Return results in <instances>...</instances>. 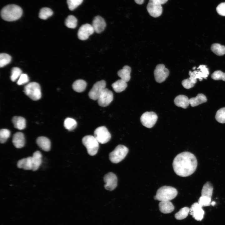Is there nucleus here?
Here are the masks:
<instances>
[{
  "instance_id": "obj_1",
  "label": "nucleus",
  "mask_w": 225,
  "mask_h": 225,
  "mask_svg": "<svg viewBox=\"0 0 225 225\" xmlns=\"http://www.w3.org/2000/svg\"><path fill=\"white\" fill-rule=\"evenodd\" d=\"M197 165L196 157L188 152H183L178 154L172 163L175 172L182 177H188L192 174L195 171Z\"/></svg>"
},
{
  "instance_id": "obj_2",
  "label": "nucleus",
  "mask_w": 225,
  "mask_h": 225,
  "mask_svg": "<svg viewBox=\"0 0 225 225\" xmlns=\"http://www.w3.org/2000/svg\"><path fill=\"white\" fill-rule=\"evenodd\" d=\"M23 11L18 5L11 4L2 8L1 11V16L4 20L9 22L13 21L19 19L22 16Z\"/></svg>"
},
{
  "instance_id": "obj_3",
  "label": "nucleus",
  "mask_w": 225,
  "mask_h": 225,
  "mask_svg": "<svg viewBox=\"0 0 225 225\" xmlns=\"http://www.w3.org/2000/svg\"><path fill=\"white\" fill-rule=\"evenodd\" d=\"M178 193L177 190L174 188L164 186L161 187L157 190L154 198L160 202L170 201L174 199Z\"/></svg>"
},
{
  "instance_id": "obj_4",
  "label": "nucleus",
  "mask_w": 225,
  "mask_h": 225,
  "mask_svg": "<svg viewBox=\"0 0 225 225\" xmlns=\"http://www.w3.org/2000/svg\"><path fill=\"white\" fill-rule=\"evenodd\" d=\"M128 151V149L125 146L119 145L110 153L109 159L113 163H118L125 158Z\"/></svg>"
},
{
  "instance_id": "obj_5",
  "label": "nucleus",
  "mask_w": 225,
  "mask_h": 225,
  "mask_svg": "<svg viewBox=\"0 0 225 225\" xmlns=\"http://www.w3.org/2000/svg\"><path fill=\"white\" fill-rule=\"evenodd\" d=\"M25 94L32 100L36 101L41 97V88L39 84L35 82H31L25 86Z\"/></svg>"
},
{
  "instance_id": "obj_6",
  "label": "nucleus",
  "mask_w": 225,
  "mask_h": 225,
  "mask_svg": "<svg viewBox=\"0 0 225 225\" xmlns=\"http://www.w3.org/2000/svg\"><path fill=\"white\" fill-rule=\"evenodd\" d=\"M82 141L89 155L94 156L97 153L99 148V142L94 136H86L82 138Z\"/></svg>"
},
{
  "instance_id": "obj_7",
  "label": "nucleus",
  "mask_w": 225,
  "mask_h": 225,
  "mask_svg": "<svg viewBox=\"0 0 225 225\" xmlns=\"http://www.w3.org/2000/svg\"><path fill=\"white\" fill-rule=\"evenodd\" d=\"M94 134L98 142L102 144L108 142L111 138L110 133L105 126L97 128L94 131Z\"/></svg>"
},
{
  "instance_id": "obj_8",
  "label": "nucleus",
  "mask_w": 225,
  "mask_h": 225,
  "mask_svg": "<svg viewBox=\"0 0 225 225\" xmlns=\"http://www.w3.org/2000/svg\"><path fill=\"white\" fill-rule=\"evenodd\" d=\"M158 118L157 115L153 112H146L141 116L140 121L142 125L148 128H152Z\"/></svg>"
},
{
  "instance_id": "obj_9",
  "label": "nucleus",
  "mask_w": 225,
  "mask_h": 225,
  "mask_svg": "<svg viewBox=\"0 0 225 225\" xmlns=\"http://www.w3.org/2000/svg\"><path fill=\"white\" fill-rule=\"evenodd\" d=\"M161 5L158 0H149L147 9L150 15L154 18L160 16L162 12Z\"/></svg>"
},
{
  "instance_id": "obj_10",
  "label": "nucleus",
  "mask_w": 225,
  "mask_h": 225,
  "mask_svg": "<svg viewBox=\"0 0 225 225\" xmlns=\"http://www.w3.org/2000/svg\"><path fill=\"white\" fill-rule=\"evenodd\" d=\"M106 82L101 80L95 83L88 93L89 98L94 100H97L103 89L105 88Z\"/></svg>"
},
{
  "instance_id": "obj_11",
  "label": "nucleus",
  "mask_w": 225,
  "mask_h": 225,
  "mask_svg": "<svg viewBox=\"0 0 225 225\" xmlns=\"http://www.w3.org/2000/svg\"><path fill=\"white\" fill-rule=\"evenodd\" d=\"M154 73L156 81L161 83L164 82L168 78L169 72L163 64H160L157 65Z\"/></svg>"
},
{
  "instance_id": "obj_12",
  "label": "nucleus",
  "mask_w": 225,
  "mask_h": 225,
  "mask_svg": "<svg viewBox=\"0 0 225 225\" xmlns=\"http://www.w3.org/2000/svg\"><path fill=\"white\" fill-rule=\"evenodd\" d=\"M113 95L112 92L108 88H104L98 99V105L102 107H105L108 105L113 100Z\"/></svg>"
},
{
  "instance_id": "obj_13",
  "label": "nucleus",
  "mask_w": 225,
  "mask_h": 225,
  "mask_svg": "<svg viewBox=\"0 0 225 225\" xmlns=\"http://www.w3.org/2000/svg\"><path fill=\"white\" fill-rule=\"evenodd\" d=\"M104 181L105 183V188L111 191L114 189L117 185V178L115 174L112 172L106 174L104 177Z\"/></svg>"
},
{
  "instance_id": "obj_14",
  "label": "nucleus",
  "mask_w": 225,
  "mask_h": 225,
  "mask_svg": "<svg viewBox=\"0 0 225 225\" xmlns=\"http://www.w3.org/2000/svg\"><path fill=\"white\" fill-rule=\"evenodd\" d=\"M94 32L92 25L88 23L84 24L80 27L78 30V38L81 40H86Z\"/></svg>"
},
{
  "instance_id": "obj_15",
  "label": "nucleus",
  "mask_w": 225,
  "mask_h": 225,
  "mask_svg": "<svg viewBox=\"0 0 225 225\" xmlns=\"http://www.w3.org/2000/svg\"><path fill=\"white\" fill-rule=\"evenodd\" d=\"M198 202H195L190 208L189 214L196 220L200 221L203 218L204 212Z\"/></svg>"
},
{
  "instance_id": "obj_16",
  "label": "nucleus",
  "mask_w": 225,
  "mask_h": 225,
  "mask_svg": "<svg viewBox=\"0 0 225 225\" xmlns=\"http://www.w3.org/2000/svg\"><path fill=\"white\" fill-rule=\"evenodd\" d=\"M106 25L104 19L99 16L95 17L92 22V26L94 31L98 33H100L103 31Z\"/></svg>"
},
{
  "instance_id": "obj_17",
  "label": "nucleus",
  "mask_w": 225,
  "mask_h": 225,
  "mask_svg": "<svg viewBox=\"0 0 225 225\" xmlns=\"http://www.w3.org/2000/svg\"><path fill=\"white\" fill-rule=\"evenodd\" d=\"M12 142L17 148H22L24 146L25 143L24 134L20 132L15 133L12 137Z\"/></svg>"
},
{
  "instance_id": "obj_18",
  "label": "nucleus",
  "mask_w": 225,
  "mask_h": 225,
  "mask_svg": "<svg viewBox=\"0 0 225 225\" xmlns=\"http://www.w3.org/2000/svg\"><path fill=\"white\" fill-rule=\"evenodd\" d=\"M17 167L25 170L32 169V157H28L19 160L17 162Z\"/></svg>"
},
{
  "instance_id": "obj_19",
  "label": "nucleus",
  "mask_w": 225,
  "mask_h": 225,
  "mask_svg": "<svg viewBox=\"0 0 225 225\" xmlns=\"http://www.w3.org/2000/svg\"><path fill=\"white\" fill-rule=\"evenodd\" d=\"M38 146L44 151L48 152L50 150L51 147V142L50 140L45 137H38L36 140Z\"/></svg>"
},
{
  "instance_id": "obj_20",
  "label": "nucleus",
  "mask_w": 225,
  "mask_h": 225,
  "mask_svg": "<svg viewBox=\"0 0 225 225\" xmlns=\"http://www.w3.org/2000/svg\"><path fill=\"white\" fill-rule=\"evenodd\" d=\"M175 105L178 107L183 108H187L189 104V101L188 97L184 95H179L174 99Z\"/></svg>"
},
{
  "instance_id": "obj_21",
  "label": "nucleus",
  "mask_w": 225,
  "mask_h": 225,
  "mask_svg": "<svg viewBox=\"0 0 225 225\" xmlns=\"http://www.w3.org/2000/svg\"><path fill=\"white\" fill-rule=\"evenodd\" d=\"M160 211L164 214L169 213L174 209V207L170 201H161L159 204Z\"/></svg>"
},
{
  "instance_id": "obj_22",
  "label": "nucleus",
  "mask_w": 225,
  "mask_h": 225,
  "mask_svg": "<svg viewBox=\"0 0 225 225\" xmlns=\"http://www.w3.org/2000/svg\"><path fill=\"white\" fill-rule=\"evenodd\" d=\"M131 71V68L129 66L125 65L122 69L118 71L117 74L118 76L121 78V79L127 82L130 79Z\"/></svg>"
},
{
  "instance_id": "obj_23",
  "label": "nucleus",
  "mask_w": 225,
  "mask_h": 225,
  "mask_svg": "<svg viewBox=\"0 0 225 225\" xmlns=\"http://www.w3.org/2000/svg\"><path fill=\"white\" fill-rule=\"evenodd\" d=\"M32 157L33 171H36L39 168L42 163V155L41 152L38 151L34 152Z\"/></svg>"
},
{
  "instance_id": "obj_24",
  "label": "nucleus",
  "mask_w": 225,
  "mask_h": 225,
  "mask_svg": "<svg viewBox=\"0 0 225 225\" xmlns=\"http://www.w3.org/2000/svg\"><path fill=\"white\" fill-rule=\"evenodd\" d=\"M12 122L14 128L18 129L23 130L26 127V120L22 117L14 116L12 118Z\"/></svg>"
},
{
  "instance_id": "obj_25",
  "label": "nucleus",
  "mask_w": 225,
  "mask_h": 225,
  "mask_svg": "<svg viewBox=\"0 0 225 225\" xmlns=\"http://www.w3.org/2000/svg\"><path fill=\"white\" fill-rule=\"evenodd\" d=\"M207 100L205 95L202 93H199L195 97L191 98L189 99V104L192 107H194L206 102Z\"/></svg>"
},
{
  "instance_id": "obj_26",
  "label": "nucleus",
  "mask_w": 225,
  "mask_h": 225,
  "mask_svg": "<svg viewBox=\"0 0 225 225\" xmlns=\"http://www.w3.org/2000/svg\"><path fill=\"white\" fill-rule=\"evenodd\" d=\"M87 85L85 81L82 79H78L74 82L72 85V88L75 91L81 92L85 90Z\"/></svg>"
},
{
  "instance_id": "obj_27",
  "label": "nucleus",
  "mask_w": 225,
  "mask_h": 225,
  "mask_svg": "<svg viewBox=\"0 0 225 225\" xmlns=\"http://www.w3.org/2000/svg\"><path fill=\"white\" fill-rule=\"evenodd\" d=\"M112 86L116 92H120L125 89L127 87V82L120 79L113 83Z\"/></svg>"
},
{
  "instance_id": "obj_28",
  "label": "nucleus",
  "mask_w": 225,
  "mask_h": 225,
  "mask_svg": "<svg viewBox=\"0 0 225 225\" xmlns=\"http://www.w3.org/2000/svg\"><path fill=\"white\" fill-rule=\"evenodd\" d=\"M213 187L209 182H207L203 186L201 191V195L211 198L212 194Z\"/></svg>"
},
{
  "instance_id": "obj_29",
  "label": "nucleus",
  "mask_w": 225,
  "mask_h": 225,
  "mask_svg": "<svg viewBox=\"0 0 225 225\" xmlns=\"http://www.w3.org/2000/svg\"><path fill=\"white\" fill-rule=\"evenodd\" d=\"M211 51L218 56H222L225 54V46L219 43H214L211 47Z\"/></svg>"
},
{
  "instance_id": "obj_30",
  "label": "nucleus",
  "mask_w": 225,
  "mask_h": 225,
  "mask_svg": "<svg viewBox=\"0 0 225 225\" xmlns=\"http://www.w3.org/2000/svg\"><path fill=\"white\" fill-rule=\"evenodd\" d=\"M189 76L190 77L189 78L183 80L182 82V86L187 89H189L193 87L197 82V79L194 76L192 75Z\"/></svg>"
},
{
  "instance_id": "obj_31",
  "label": "nucleus",
  "mask_w": 225,
  "mask_h": 225,
  "mask_svg": "<svg viewBox=\"0 0 225 225\" xmlns=\"http://www.w3.org/2000/svg\"><path fill=\"white\" fill-rule=\"evenodd\" d=\"M53 14V12L50 8L44 7L42 8L39 13V17L41 19L46 20L52 16Z\"/></svg>"
},
{
  "instance_id": "obj_32",
  "label": "nucleus",
  "mask_w": 225,
  "mask_h": 225,
  "mask_svg": "<svg viewBox=\"0 0 225 225\" xmlns=\"http://www.w3.org/2000/svg\"><path fill=\"white\" fill-rule=\"evenodd\" d=\"M78 20L73 15H69L66 18L65 23L66 27L71 28H74L77 25Z\"/></svg>"
},
{
  "instance_id": "obj_33",
  "label": "nucleus",
  "mask_w": 225,
  "mask_h": 225,
  "mask_svg": "<svg viewBox=\"0 0 225 225\" xmlns=\"http://www.w3.org/2000/svg\"><path fill=\"white\" fill-rule=\"evenodd\" d=\"M64 126L65 128L71 131L75 129L77 126V122L74 119L68 118H66L64 122Z\"/></svg>"
},
{
  "instance_id": "obj_34",
  "label": "nucleus",
  "mask_w": 225,
  "mask_h": 225,
  "mask_svg": "<svg viewBox=\"0 0 225 225\" xmlns=\"http://www.w3.org/2000/svg\"><path fill=\"white\" fill-rule=\"evenodd\" d=\"M189 212L190 208L188 207H183L175 214V217L177 220L184 219L187 217Z\"/></svg>"
},
{
  "instance_id": "obj_35",
  "label": "nucleus",
  "mask_w": 225,
  "mask_h": 225,
  "mask_svg": "<svg viewBox=\"0 0 225 225\" xmlns=\"http://www.w3.org/2000/svg\"><path fill=\"white\" fill-rule=\"evenodd\" d=\"M215 119L218 122L222 123H225V107L219 109L217 112Z\"/></svg>"
},
{
  "instance_id": "obj_36",
  "label": "nucleus",
  "mask_w": 225,
  "mask_h": 225,
  "mask_svg": "<svg viewBox=\"0 0 225 225\" xmlns=\"http://www.w3.org/2000/svg\"><path fill=\"white\" fill-rule=\"evenodd\" d=\"M11 60V57L9 54L1 53L0 54V67H3L9 64Z\"/></svg>"
},
{
  "instance_id": "obj_37",
  "label": "nucleus",
  "mask_w": 225,
  "mask_h": 225,
  "mask_svg": "<svg viewBox=\"0 0 225 225\" xmlns=\"http://www.w3.org/2000/svg\"><path fill=\"white\" fill-rule=\"evenodd\" d=\"M10 132L6 129H2L0 131V142L1 143H4L9 137Z\"/></svg>"
},
{
  "instance_id": "obj_38",
  "label": "nucleus",
  "mask_w": 225,
  "mask_h": 225,
  "mask_svg": "<svg viewBox=\"0 0 225 225\" xmlns=\"http://www.w3.org/2000/svg\"><path fill=\"white\" fill-rule=\"evenodd\" d=\"M10 78L12 82H15L20 77L22 74L21 69L18 67H14L11 70Z\"/></svg>"
},
{
  "instance_id": "obj_39",
  "label": "nucleus",
  "mask_w": 225,
  "mask_h": 225,
  "mask_svg": "<svg viewBox=\"0 0 225 225\" xmlns=\"http://www.w3.org/2000/svg\"><path fill=\"white\" fill-rule=\"evenodd\" d=\"M83 0H67V3L69 9L74 10L83 2Z\"/></svg>"
},
{
  "instance_id": "obj_40",
  "label": "nucleus",
  "mask_w": 225,
  "mask_h": 225,
  "mask_svg": "<svg viewBox=\"0 0 225 225\" xmlns=\"http://www.w3.org/2000/svg\"><path fill=\"white\" fill-rule=\"evenodd\" d=\"M211 78L215 80H222L225 81V73L220 70L214 72L211 75Z\"/></svg>"
},
{
  "instance_id": "obj_41",
  "label": "nucleus",
  "mask_w": 225,
  "mask_h": 225,
  "mask_svg": "<svg viewBox=\"0 0 225 225\" xmlns=\"http://www.w3.org/2000/svg\"><path fill=\"white\" fill-rule=\"evenodd\" d=\"M211 199L207 196H201L199 198L198 202L202 207L208 206L211 204Z\"/></svg>"
},
{
  "instance_id": "obj_42",
  "label": "nucleus",
  "mask_w": 225,
  "mask_h": 225,
  "mask_svg": "<svg viewBox=\"0 0 225 225\" xmlns=\"http://www.w3.org/2000/svg\"><path fill=\"white\" fill-rule=\"evenodd\" d=\"M29 79L28 75L26 74L22 73L19 77L17 84L19 85H23L28 82Z\"/></svg>"
},
{
  "instance_id": "obj_43",
  "label": "nucleus",
  "mask_w": 225,
  "mask_h": 225,
  "mask_svg": "<svg viewBox=\"0 0 225 225\" xmlns=\"http://www.w3.org/2000/svg\"><path fill=\"white\" fill-rule=\"evenodd\" d=\"M216 10L219 14L225 16V2L219 4L216 8Z\"/></svg>"
},
{
  "instance_id": "obj_44",
  "label": "nucleus",
  "mask_w": 225,
  "mask_h": 225,
  "mask_svg": "<svg viewBox=\"0 0 225 225\" xmlns=\"http://www.w3.org/2000/svg\"><path fill=\"white\" fill-rule=\"evenodd\" d=\"M144 0H134L136 3L138 4H142L144 2Z\"/></svg>"
},
{
  "instance_id": "obj_45",
  "label": "nucleus",
  "mask_w": 225,
  "mask_h": 225,
  "mask_svg": "<svg viewBox=\"0 0 225 225\" xmlns=\"http://www.w3.org/2000/svg\"><path fill=\"white\" fill-rule=\"evenodd\" d=\"M162 4L165 3L168 0H158Z\"/></svg>"
},
{
  "instance_id": "obj_46",
  "label": "nucleus",
  "mask_w": 225,
  "mask_h": 225,
  "mask_svg": "<svg viewBox=\"0 0 225 225\" xmlns=\"http://www.w3.org/2000/svg\"><path fill=\"white\" fill-rule=\"evenodd\" d=\"M216 202H215L214 201H213L211 203V204L212 206H214Z\"/></svg>"
},
{
  "instance_id": "obj_47",
  "label": "nucleus",
  "mask_w": 225,
  "mask_h": 225,
  "mask_svg": "<svg viewBox=\"0 0 225 225\" xmlns=\"http://www.w3.org/2000/svg\"><path fill=\"white\" fill-rule=\"evenodd\" d=\"M195 68H196V67H194L192 68V69H193V70H194V69H195Z\"/></svg>"
}]
</instances>
